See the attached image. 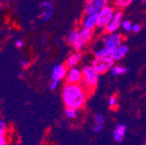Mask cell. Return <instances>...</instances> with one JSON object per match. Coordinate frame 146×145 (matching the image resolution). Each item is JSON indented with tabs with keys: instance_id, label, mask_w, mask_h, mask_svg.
<instances>
[{
	"instance_id": "cell-12",
	"label": "cell",
	"mask_w": 146,
	"mask_h": 145,
	"mask_svg": "<svg viewBox=\"0 0 146 145\" xmlns=\"http://www.w3.org/2000/svg\"><path fill=\"white\" fill-rule=\"evenodd\" d=\"M98 24V13L91 14V15H85L82 21V28L94 30L97 28Z\"/></svg>"
},
{
	"instance_id": "cell-25",
	"label": "cell",
	"mask_w": 146,
	"mask_h": 145,
	"mask_svg": "<svg viewBox=\"0 0 146 145\" xmlns=\"http://www.w3.org/2000/svg\"><path fill=\"white\" fill-rule=\"evenodd\" d=\"M59 82L60 81H58V80H52L51 83H50V86H49L50 89V90H55V89H56L58 87V85H59Z\"/></svg>"
},
{
	"instance_id": "cell-7",
	"label": "cell",
	"mask_w": 146,
	"mask_h": 145,
	"mask_svg": "<svg viewBox=\"0 0 146 145\" xmlns=\"http://www.w3.org/2000/svg\"><path fill=\"white\" fill-rule=\"evenodd\" d=\"M123 41V37L117 32L106 33V35L103 38L104 46L108 47L111 50H114L119 45H121Z\"/></svg>"
},
{
	"instance_id": "cell-2",
	"label": "cell",
	"mask_w": 146,
	"mask_h": 145,
	"mask_svg": "<svg viewBox=\"0 0 146 145\" xmlns=\"http://www.w3.org/2000/svg\"><path fill=\"white\" fill-rule=\"evenodd\" d=\"M83 74H84V80L83 83H84V87L86 89V90L94 89L99 81V74L90 65L84 66L83 68Z\"/></svg>"
},
{
	"instance_id": "cell-34",
	"label": "cell",
	"mask_w": 146,
	"mask_h": 145,
	"mask_svg": "<svg viewBox=\"0 0 146 145\" xmlns=\"http://www.w3.org/2000/svg\"><path fill=\"white\" fill-rule=\"evenodd\" d=\"M145 44H146V43H145Z\"/></svg>"
},
{
	"instance_id": "cell-24",
	"label": "cell",
	"mask_w": 146,
	"mask_h": 145,
	"mask_svg": "<svg viewBox=\"0 0 146 145\" xmlns=\"http://www.w3.org/2000/svg\"><path fill=\"white\" fill-rule=\"evenodd\" d=\"M0 132H9V126L3 119H0Z\"/></svg>"
},
{
	"instance_id": "cell-33",
	"label": "cell",
	"mask_w": 146,
	"mask_h": 145,
	"mask_svg": "<svg viewBox=\"0 0 146 145\" xmlns=\"http://www.w3.org/2000/svg\"><path fill=\"white\" fill-rule=\"evenodd\" d=\"M50 1H55V0H50Z\"/></svg>"
},
{
	"instance_id": "cell-30",
	"label": "cell",
	"mask_w": 146,
	"mask_h": 145,
	"mask_svg": "<svg viewBox=\"0 0 146 145\" xmlns=\"http://www.w3.org/2000/svg\"><path fill=\"white\" fill-rule=\"evenodd\" d=\"M41 41H42V43H45V42H46V38H43L41 39Z\"/></svg>"
},
{
	"instance_id": "cell-26",
	"label": "cell",
	"mask_w": 146,
	"mask_h": 145,
	"mask_svg": "<svg viewBox=\"0 0 146 145\" xmlns=\"http://www.w3.org/2000/svg\"><path fill=\"white\" fill-rule=\"evenodd\" d=\"M141 30V25L138 24H135L132 25V29H131V31H133L134 33H137Z\"/></svg>"
},
{
	"instance_id": "cell-23",
	"label": "cell",
	"mask_w": 146,
	"mask_h": 145,
	"mask_svg": "<svg viewBox=\"0 0 146 145\" xmlns=\"http://www.w3.org/2000/svg\"><path fill=\"white\" fill-rule=\"evenodd\" d=\"M77 110H74V109H70L67 108L65 110V115L69 117V118H75L77 117Z\"/></svg>"
},
{
	"instance_id": "cell-8",
	"label": "cell",
	"mask_w": 146,
	"mask_h": 145,
	"mask_svg": "<svg viewBox=\"0 0 146 145\" xmlns=\"http://www.w3.org/2000/svg\"><path fill=\"white\" fill-rule=\"evenodd\" d=\"M122 22H123V12L121 11V10H117V11H116L111 22H110L108 24V25L105 27V29H104L105 33L117 32V30L119 28H121Z\"/></svg>"
},
{
	"instance_id": "cell-11",
	"label": "cell",
	"mask_w": 146,
	"mask_h": 145,
	"mask_svg": "<svg viewBox=\"0 0 146 145\" xmlns=\"http://www.w3.org/2000/svg\"><path fill=\"white\" fill-rule=\"evenodd\" d=\"M68 73V67L66 64H57L55 65L51 71V78L52 80H58L65 78Z\"/></svg>"
},
{
	"instance_id": "cell-19",
	"label": "cell",
	"mask_w": 146,
	"mask_h": 145,
	"mask_svg": "<svg viewBox=\"0 0 146 145\" xmlns=\"http://www.w3.org/2000/svg\"><path fill=\"white\" fill-rule=\"evenodd\" d=\"M111 70V74L112 75L120 76V75H123V74L127 73L129 70H128V68L123 67L122 65H114Z\"/></svg>"
},
{
	"instance_id": "cell-29",
	"label": "cell",
	"mask_w": 146,
	"mask_h": 145,
	"mask_svg": "<svg viewBox=\"0 0 146 145\" xmlns=\"http://www.w3.org/2000/svg\"><path fill=\"white\" fill-rule=\"evenodd\" d=\"M21 66L24 68V69H26L28 66H29V62H28V60H26V59H23V60H21Z\"/></svg>"
},
{
	"instance_id": "cell-10",
	"label": "cell",
	"mask_w": 146,
	"mask_h": 145,
	"mask_svg": "<svg viewBox=\"0 0 146 145\" xmlns=\"http://www.w3.org/2000/svg\"><path fill=\"white\" fill-rule=\"evenodd\" d=\"M40 9L42 10V11L39 14V17H41L44 22L49 21L51 19L54 12L51 1H43L40 4Z\"/></svg>"
},
{
	"instance_id": "cell-15",
	"label": "cell",
	"mask_w": 146,
	"mask_h": 145,
	"mask_svg": "<svg viewBox=\"0 0 146 145\" xmlns=\"http://www.w3.org/2000/svg\"><path fill=\"white\" fill-rule=\"evenodd\" d=\"M125 131H126V126L124 124H122V123L118 124L116 127V129L114 130V133H113L114 139L117 142H123V137H124V135H125Z\"/></svg>"
},
{
	"instance_id": "cell-3",
	"label": "cell",
	"mask_w": 146,
	"mask_h": 145,
	"mask_svg": "<svg viewBox=\"0 0 146 145\" xmlns=\"http://www.w3.org/2000/svg\"><path fill=\"white\" fill-rule=\"evenodd\" d=\"M115 8L111 5H106L98 13V24L97 28L104 30L108 24L111 22L115 14Z\"/></svg>"
},
{
	"instance_id": "cell-14",
	"label": "cell",
	"mask_w": 146,
	"mask_h": 145,
	"mask_svg": "<svg viewBox=\"0 0 146 145\" xmlns=\"http://www.w3.org/2000/svg\"><path fill=\"white\" fill-rule=\"evenodd\" d=\"M82 59V54L79 50H75V52L71 53L68 57L66 60V66L68 68L76 67V65L81 61Z\"/></svg>"
},
{
	"instance_id": "cell-9",
	"label": "cell",
	"mask_w": 146,
	"mask_h": 145,
	"mask_svg": "<svg viewBox=\"0 0 146 145\" xmlns=\"http://www.w3.org/2000/svg\"><path fill=\"white\" fill-rule=\"evenodd\" d=\"M83 80V70H80L79 68L77 67L69 68L67 76L65 77L66 83H82Z\"/></svg>"
},
{
	"instance_id": "cell-21",
	"label": "cell",
	"mask_w": 146,
	"mask_h": 145,
	"mask_svg": "<svg viewBox=\"0 0 146 145\" xmlns=\"http://www.w3.org/2000/svg\"><path fill=\"white\" fill-rule=\"evenodd\" d=\"M9 132H0V145H8Z\"/></svg>"
},
{
	"instance_id": "cell-32",
	"label": "cell",
	"mask_w": 146,
	"mask_h": 145,
	"mask_svg": "<svg viewBox=\"0 0 146 145\" xmlns=\"http://www.w3.org/2000/svg\"><path fill=\"white\" fill-rule=\"evenodd\" d=\"M143 145H146V139H145V142H144V144Z\"/></svg>"
},
{
	"instance_id": "cell-5",
	"label": "cell",
	"mask_w": 146,
	"mask_h": 145,
	"mask_svg": "<svg viewBox=\"0 0 146 145\" xmlns=\"http://www.w3.org/2000/svg\"><path fill=\"white\" fill-rule=\"evenodd\" d=\"M93 36V30L81 28L78 30V35L76 40V43L73 45L75 50H80L84 49L91 40Z\"/></svg>"
},
{
	"instance_id": "cell-16",
	"label": "cell",
	"mask_w": 146,
	"mask_h": 145,
	"mask_svg": "<svg viewBox=\"0 0 146 145\" xmlns=\"http://www.w3.org/2000/svg\"><path fill=\"white\" fill-rule=\"evenodd\" d=\"M112 51L113 50L103 46L102 48H99L94 52V56L95 58H111Z\"/></svg>"
},
{
	"instance_id": "cell-1",
	"label": "cell",
	"mask_w": 146,
	"mask_h": 145,
	"mask_svg": "<svg viewBox=\"0 0 146 145\" xmlns=\"http://www.w3.org/2000/svg\"><path fill=\"white\" fill-rule=\"evenodd\" d=\"M87 97V90L81 83H65L62 90L63 102L67 108L81 109Z\"/></svg>"
},
{
	"instance_id": "cell-18",
	"label": "cell",
	"mask_w": 146,
	"mask_h": 145,
	"mask_svg": "<svg viewBox=\"0 0 146 145\" xmlns=\"http://www.w3.org/2000/svg\"><path fill=\"white\" fill-rule=\"evenodd\" d=\"M78 30H77V29L71 30L67 35V38H66L67 44H69L71 46L74 45V44L76 43L77 38H78Z\"/></svg>"
},
{
	"instance_id": "cell-17",
	"label": "cell",
	"mask_w": 146,
	"mask_h": 145,
	"mask_svg": "<svg viewBox=\"0 0 146 145\" xmlns=\"http://www.w3.org/2000/svg\"><path fill=\"white\" fill-rule=\"evenodd\" d=\"M104 117L103 115L101 114H98L95 117V126L93 128V131L94 132H99L104 127Z\"/></svg>"
},
{
	"instance_id": "cell-22",
	"label": "cell",
	"mask_w": 146,
	"mask_h": 145,
	"mask_svg": "<svg viewBox=\"0 0 146 145\" xmlns=\"http://www.w3.org/2000/svg\"><path fill=\"white\" fill-rule=\"evenodd\" d=\"M132 24L130 20H123L122 22V25H121V28L127 31V32H129V31H131V29H132Z\"/></svg>"
},
{
	"instance_id": "cell-20",
	"label": "cell",
	"mask_w": 146,
	"mask_h": 145,
	"mask_svg": "<svg viewBox=\"0 0 146 145\" xmlns=\"http://www.w3.org/2000/svg\"><path fill=\"white\" fill-rule=\"evenodd\" d=\"M134 0H115V6L117 10H123L131 5Z\"/></svg>"
},
{
	"instance_id": "cell-13",
	"label": "cell",
	"mask_w": 146,
	"mask_h": 145,
	"mask_svg": "<svg viewBox=\"0 0 146 145\" xmlns=\"http://www.w3.org/2000/svg\"><path fill=\"white\" fill-rule=\"evenodd\" d=\"M128 51H129V48L126 44H121L118 47H117L116 49L113 50L112 51V55H111V58L114 61H119L121 59H123L126 55Z\"/></svg>"
},
{
	"instance_id": "cell-31",
	"label": "cell",
	"mask_w": 146,
	"mask_h": 145,
	"mask_svg": "<svg viewBox=\"0 0 146 145\" xmlns=\"http://www.w3.org/2000/svg\"><path fill=\"white\" fill-rule=\"evenodd\" d=\"M143 4H146V0H143Z\"/></svg>"
},
{
	"instance_id": "cell-4",
	"label": "cell",
	"mask_w": 146,
	"mask_h": 145,
	"mask_svg": "<svg viewBox=\"0 0 146 145\" xmlns=\"http://www.w3.org/2000/svg\"><path fill=\"white\" fill-rule=\"evenodd\" d=\"M114 63L115 61L111 58H94L91 61L90 66L100 75L111 70L114 66Z\"/></svg>"
},
{
	"instance_id": "cell-27",
	"label": "cell",
	"mask_w": 146,
	"mask_h": 145,
	"mask_svg": "<svg viewBox=\"0 0 146 145\" xmlns=\"http://www.w3.org/2000/svg\"><path fill=\"white\" fill-rule=\"evenodd\" d=\"M117 104V99L115 97H110V100H109V105L111 107H113Z\"/></svg>"
},
{
	"instance_id": "cell-28",
	"label": "cell",
	"mask_w": 146,
	"mask_h": 145,
	"mask_svg": "<svg viewBox=\"0 0 146 145\" xmlns=\"http://www.w3.org/2000/svg\"><path fill=\"white\" fill-rule=\"evenodd\" d=\"M15 45H16V47H17V48H22L23 46H24V41L23 40H21V39H17L16 42H15Z\"/></svg>"
},
{
	"instance_id": "cell-6",
	"label": "cell",
	"mask_w": 146,
	"mask_h": 145,
	"mask_svg": "<svg viewBox=\"0 0 146 145\" xmlns=\"http://www.w3.org/2000/svg\"><path fill=\"white\" fill-rule=\"evenodd\" d=\"M109 0H86L84 12V15L98 13L104 7L108 5Z\"/></svg>"
}]
</instances>
